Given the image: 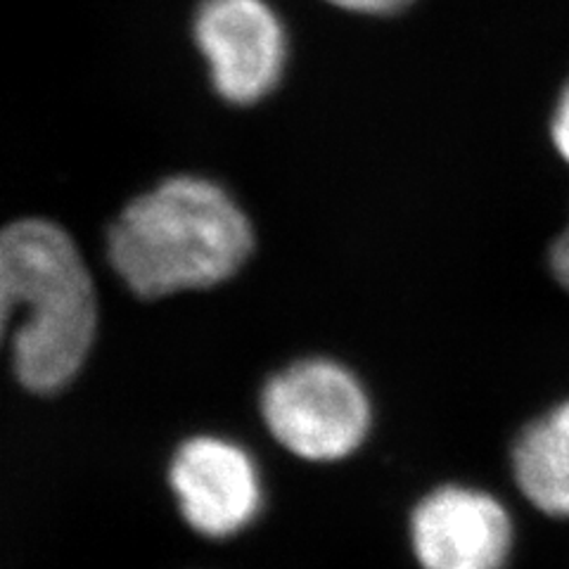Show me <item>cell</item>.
<instances>
[{
	"mask_svg": "<svg viewBox=\"0 0 569 569\" xmlns=\"http://www.w3.org/2000/svg\"><path fill=\"white\" fill-rule=\"evenodd\" d=\"M14 376L52 395L79 376L98 328V301L79 247L58 223L14 221L0 230V345L10 320Z\"/></svg>",
	"mask_w": 569,
	"mask_h": 569,
	"instance_id": "6da1fadb",
	"label": "cell"
},
{
	"mask_svg": "<svg viewBox=\"0 0 569 569\" xmlns=\"http://www.w3.org/2000/svg\"><path fill=\"white\" fill-rule=\"evenodd\" d=\"M252 247L247 213L202 176H173L140 194L107 236L112 269L146 299L213 288L242 269Z\"/></svg>",
	"mask_w": 569,
	"mask_h": 569,
	"instance_id": "7a4b0ae2",
	"label": "cell"
},
{
	"mask_svg": "<svg viewBox=\"0 0 569 569\" xmlns=\"http://www.w3.org/2000/svg\"><path fill=\"white\" fill-rule=\"evenodd\" d=\"M261 416L273 439L297 458L332 462L361 449L372 425V406L347 366L305 359L266 382Z\"/></svg>",
	"mask_w": 569,
	"mask_h": 569,
	"instance_id": "3957f363",
	"label": "cell"
},
{
	"mask_svg": "<svg viewBox=\"0 0 569 569\" xmlns=\"http://www.w3.org/2000/svg\"><path fill=\"white\" fill-rule=\"evenodd\" d=\"M192 31L223 100L254 104L282 79L288 36L266 0H202Z\"/></svg>",
	"mask_w": 569,
	"mask_h": 569,
	"instance_id": "277c9868",
	"label": "cell"
},
{
	"mask_svg": "<svg viewBox=\"0 0 569 569\" xmlns=\"http://www.w3.org/2000/svg\"><path fill=\"white\" fill-rule=\"evenodd\" d=\"M169 485L190 529L228 539L252 525L263 508L261 472L252 453L223 437H192L173 453Z\"/></svg>",
	"mask_w": 569,
	"mask_h": 569,
	"instance_id": "5b68a950",
	"label": "cell"
},
{
	"mask_svg": "<svg viewBox=\"0 0 569 569\" xmlns=\"http://www.w3.org/2000/svg\"><path fill=\"white\" fill-rule=\"evenodd\" d=\"M411 548L422 569H506L515 525L489 491L447 485L411 512Z\"/></svg>",
	"mask_w": 569,
	"mask_h": 569,
	"instance_id": "8992f818",
	"label": "cell"
},
{
	"mask_svg": "<svg viewBox=\"0 0 569 569\" xmlns=\"http://www.w3.org/2000/svg\"><path fill=\"white\" fill-rule=\"evenodd\" d=\"M512 475L533 508L569 520V399L525 425L512 443Z\"/></svg>",
	"mask_w": 569,
	"mask_h": 569,
	"instance_id": "52a82bcc",
	"label": "cell"
},
{
	"mask_svg": "<svg viewBox=\"0 0 569 569\" xmlns=\"http://www.w3.org/2000/svg\"><path fill=\"white\" fill-rule=\"evenodd\" d=\"M548 136L556 154L569 167V79L560 88V93L553 102V110H550Z\"/></svg>",
	"mask_w": 569,
	"mask_h": 569,
	"instance_id": "ba28073f",
	"label": "cell"
},
{
	"mask_svg": "<svg viewBox=\"0 0 569 569\" xmlns=\"http://www.w3.org/2000/svg\"><path fill=\"white\" fill-rule=\"evenodd\" d=\"M330 6L342 8L347 12H359V14H397L406 8H411L416 0H328Z\"/></svg>",
	"mask_w": 569,
	"mask_h": 569,
	"instance_id": "9c48e42d",
	"label": "cell"
},
{
	"mask_svg": "<svg viewBox=\"0 0 569 569\" xmlns=\"http://www.w3.org/2000/svg\"><path fill=\"white\" fill-rule=\"evenodd\" d=\"M550 273L569 292V223L562 228V233L550 244Z\"/></svg>",
	"mask_w": 569,
	"mask_h": 569,
	"instance_id": "30bf717a",
	"label": "cell"
}]
</instances>
